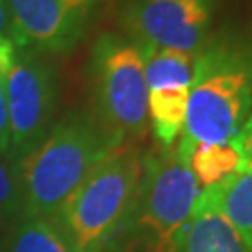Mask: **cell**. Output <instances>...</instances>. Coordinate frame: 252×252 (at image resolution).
Returning a JSON list of instances; mask_svg holds the SVG:
<instances>
[{"instance_id": "obj_1", "label": "cell", "mask_w": 252, "mask_h": 252, "mask_svg": "<svg viewBox=\"0 0 252 252\" xmlns=\"http://www.w3.org/2000/svg\"><path fill=\"white\" fill-rule=\"evenodd\" d=\"M124 144L92 112H65L19 164L23 215L56 220L82 181Z\"/></svg>"}, {"instance_id": "obj_2", "label": "cell", "mask_w": 252, "mask_h": 252, "mask_svg": "<svg viewBox=\"0 0 252 252\" xmlns=\"http://www.w3.org/2000/svg\"><path fill=\"white\" fill-rule=\"evenodd\" d=\"M251 112L252 53L228 41L207 43L196 54L176 152L187 162L194 146L230 142Z\"/></svg>"}, {"instance_id": "obj_3", "label": "cell", "mask_w": 252, "mask_h": 252, "mask_svg": "<svg viewBox=\"0 0 252 252\" xmlns=\"http://www.w3.org/2000/svg\"><path fill=\"white\" fill-rule=\"evenodd\" d=\"M202 185L176 148L148 153L135 204L124 226L135 234L142 252H180Z\"/></svg>"}, {"instance_id": "obj_4", "label": "cell", "mask_w": 252, "mask_h": 252, "mask_svg": "<svg viewBox=\"0 0 252 252\" xmlns=\"http://www.w3.org/2000/svg\"><path fill=\"white\" fill-rule=\"evenodd\" d=\"M140 176V153L122 146L82 181L56 217L75 251L101 252L120 232L135 204Z\"/></svg>"}, {"instance_id": "obj_5", "label": "cell", "mask_w": 252, "mask_h": 252, "mask_svg": "<svg viewBox=\"0 0 252 252\" xmlns=\"http://www.w3.org/2000/svg\"><path fill=\"white\" fill-rule=\"evenodd\" d=\"M94 116L122 142L142 138L150 127L142 53L120 34L97 37L88 63Z\"/></svg>"}, {"instance_id": "obj_6", "label": "cell", "mask_w": 252, "mask_h": 252, "mask_svg": "<svg viewBox=\"0 0 252 252\" xmlns=\"http://www.w3.org/2000/svg\"><path fill=\"white\" fill-rule=\"evenodd\" d=\"M9 120V159L21 161L32 153L54 124L58 81L51 62L39 53L17 54L6 75Z\"/></svg>"}, {"instance_id": "obj_7", "label": "cell", "mask_w": 252, "mask_h": 252, "mask_svg": "<svg viewBox=\"0 0 252 252\" xmlns=\"http://www.w3.org/2000/svg\"><path fill=\"white\" fill-rule=\"evenodd\" d=\"M215 0H127L122 25L138 47L198 54L209 43Z\"/></svg>"}, {"instance_id": "obj_8", "label": "cell", "mask_w": 252, "mask_h": 252, "mask_svg": "<svg viewBox=\"0 0 252 252\" xmlns=\"http://www.w3.org/2000/svg\"><path fill=\"white\" fill-rule=\"evenodd\" d=\"M101 0H6L23 47L65 53L86 36Z\"/></svg>"}, {"instance_id": "obj_9", "label": "cell", "mask_w": 252, "mask_h": 252, "mask_svg": "<svg viewBox=\"0 0 252 252\" xmlns=\"http://www.w3.org/2000/svg\"><path fill=\"white\" fill-rule=\"evenodd\" d=\"M180 252H251L220 213L209 187H202Z\"/></svg>"}, {"instance_id": "obj_10", "label": "cell", "mask_w": 252, "mask_h": 252, "mask_svg": "<svg viewBox=\"0 0 252 252\" xmlns=\"http://www.w3.org/2000/svg\"><path fill=\"white\" fill-rule=\"evenodd\" d=\"M190 86H166L148 90V118L157 140L172 148L180 138L187 114Z\"/></svg>"}, {"instance_id": "obj_11", "label": "cell", "mask_w": 252, "mask_h": 252, "mask_svg": "<svg viewBox=\"0 0 252 252\" xmlns=\"http://www.w3.org/2000/svg\"><path fill=\"white\" fill-rule=\"evenodd\" d=\"M209 189L220 213L252 252V172H235L226 181L211 185Z\"/></svg>"}, {"instance_id": "obj_12", "label": "cell", "mask_w": 252, "mask_h": 252, "mask_svg": "<svg viewBox=\"0 0 252 252\" xmlns=\"http://www.w3.org/2000/svg\"><path fill=\"white\" fill-rule=\"evenodd\" d=\"M144 62L148 90L166 86H190L196 67V54L161 47H138Z\"/></svg>"}, {"instance_id": "obj_13", "label": "cell", "mask_w": 252, "mask_h": 252, "mask_svg": "<svg viewBox=\"0 0 252 252\" xmlns=\"http://www.w3.org/2000/svg\"><path fill=\"white\" fill-rule=\"evenodd\" d=\"M8 252H77L56 220L23 215L8 241Z\"/></svg>"}, {"instance_id": "obj_14", "label": "cell", "mask_w": 252, "mask_h": 252, "mask_svg": "<svg viewBox=\"0 0 252 252\" xmlns=\"http://www.w3.org/2000/svg\"><path fill=\"white\" fill-rule=\"evenodd\" d=\"M187 164L202 187H211L239 172V155L232 142L198 144L189 153Z\"/></svg>"}, {"instance_id": "obj_15", "label": "cell", "mask_w": 252, "mask_h": 252, "mask_svg": "<svg viewBox=\"0 0 252 252\" xmlns=\"http://www.w3.org/2000/svg\"><path fill=\"white\" fill-rule=\"evenodd\" d=\"M23 217V185L19 164L0 155V222Z\"/></svg>"}, {"instance_id": "obj_16", "label": "cell", "mask_w": 252, "mask_h": 252, "mask_svg": "<svg viewBox=\"0 0 252 252\" xmlns=\"http://www.w3.org/2000/svg\"><path fill=\"white\" fill-rule=\"evenodd\" d=\"M230 142L239 155V172H252V112Z\"/></svg>"}, {"instance_id": "obj_17", "label": "cell", "mask_w": 252, "mask_h": 252, "mask_svg": "<svg viewBox=\"0 0 252 252\" xmlns=\"http://www.w3.org/2000/svg\"><path fill=\"white\" fill-rule=\"evenodd\" d=\"M0 155L9 159V120L6 101V77H0Z\"/></svg>"}, {"instance_id": "obj_18", "label": "cell", "mask_w": 252, "mask_h": 252, "mask_svg": "<svg viewBox=\"0 0 252 252\" xmlns=\"http://www.w3.org/2000/svg\"><path fill=\"white\" fill-rule=\"evenodd\" d=\"M0 39L11 41V43H15L19 49H23V41H21V37H19L17 28L13 25V19H11V13H9L6 0H0Z\"/></svg>"}]
</instances>
